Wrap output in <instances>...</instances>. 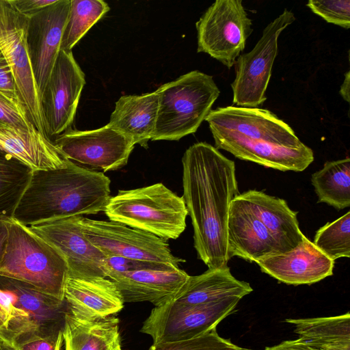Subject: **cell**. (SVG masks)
<instances>
[{"instance_id":"1","label":"cell","mask_w":350,"mask_h":350,"mask_svg":"<svg viewBox=\"0 0 350 350\" xmlns=\"http://www.w3.org/2000/svg\"><path fill=\"white\" fill-rule=\"evenodd\" d=\"M182 164V197L191 217L198 258L208 269L227 267L229 210L239 194L235 163L202 142L185 150Z\"/></svg>"},{"instance_id":"2","label":"cell","mask_w":350,"mask_h":350,"mask_svg":"<svg viewBox=\"0 0 350 350\" xmlns=\"http://www.w3.org/2000/svg\"><path fill=\"white\" fill-rule=\"evenodd\" d=\"M205 120L215 147L239 159L283 172H302L314 161L312 150L268 109L219 107L211 109Z\"/></svg>"},{"instance_id":"3","label":"cell","mask_w":350,"mask_h":350,"mask_svg":"<svg viewBox=\"0 0 350 350\" xmlns=\"http://www.w3.org/2000/svg\"><path fill=\"white\" fill-rule=\"evenodd\" d=\"M110 180L103 172L71 161L60 168L33 171L12 216L29 226L40 222L104 211Z\"/></svg>"},{"instance_id":"4","label":"cell","mask_w":350,"mask_h":350,"mask_svg":"<svg viewBox=\"0 0 350 350\" xmlns=\"http://www.w3.org/2000/svg\"><path fill=\"white\" fill-rule=\"evenodd\" d=\"M3 221L8 238L0 275L23 281L64 300L68 268L62 254L29 226L12 217Z\"/></svg>"},{"instance_id":"5","label":"cell","mask_w":350,"mask_h":350,"mask_svg":"<svg viewBox=\"0 0 350 350\" xmlns=\"http://www.w3.org/2000/svg\"><path fill=\"white\" fill-rule=\"evenodd\" d=\"M156 91L159 108L152 141H177L196 133L220 94L213 77L198 70L183 75Z\"/></svg>"},{"instance_id":"6","label":"cell","mask_w":350,"mask_h":350,"mask_svg":"<svg viewBox=\"0 0 350 350\" xmlns=\"http://www.w3.org/2000/svg\"><path fill=\"white\" fill-rule=\"evenodd\" d=\"M109 220L120 222L166 241L185 231L188 211L183 197L162 183L119 190L104 211Z\"/></svg>"},{"instance_id":"7","label":"cell","mask_w":350,"mask_h":350,"mask_svg":"<svg viewBox=\"0 0 350 350\" xmlns=\"http://www.w3.org/2000/svg\"><path fill=\"white\" fill-rule=\"evenodd\" d=\"M198 53H205L228 69L234 66L253 31L241 0H217L196 23Z\"/></svg>"},{"instance_id":"8","label":"cell","mask_w":350,"mask_h":350,"mask_svg":"<svg viewBox=\"0 0 350 350\" xmlns=\"http://www.w3.org/2000/svg\"><path fill=\"white\" fill-rule=\"evenodd\" d=\"M295 21L293 12L285 9L265 27L253 49L238 57L234 64L235 78L230 84L232 103L237 107L255 108L265 103L278 55L279 36Z\"/></svg>"},{"instance_id":"9","label":"cell","mask_w":350,"mask_h":350,"mask_svg":"<svg viewBox=\"0 0 350 350\" xmlns=\"http://www.w3.org/2000/svg\"><path fill=\"white\" fill-rule=\"evenodd\" d=\"M239 298L200 305L174 301L154 308L140 332L150 335L154 344L191 339L213 329L234 311Z\"/></svg>"},{"instance_id":"10","label":"cell","mask_w":350,"mask_h":350,"mask_svg":"<svg viewBox=\"0 0 350 350\" xmlns=\"http://www.w3.org/2000/svg\"><path fill=\"white\" fill-rule=\"evenodd\" d=\"M85 237L105 256L163 263L179 267L184 259L175 256L167 241L114 221L80 216Z\"/></svg>"},{"instance_id":"11","label":"cell","mask_w":350,"mask_h":350,"mask_svg":"<svg viewBox=\"0 0 350 350\" xmlns=\"http://www.w3.org/2000/svg\"><path fill=\"white\" fill-rule=\"evenodd\" d=\"M27 21L28 18L18 13L8 0H0V49L12 70L20 101L29 121L47 137L27 48Z\"/></svg>"},{"instance_id":"12","label":"cell","mask_w":350,"mask_h":350,"mask_svg":"<svg viewBox=\"0 0 350 350\" xmlns=\"http://www.w3.org/2000/svg\"><path fill=\"white\" fill-rule=\"evenodd\" d=\"M53 141L68 161L98 172L124 166L135 147L131 141L109 124L93 130L70 128Z\"/></svg>"},{"instance_id":"13","label":"cell","mask_w":350,"mask_h":350,"mask_svg":"<svg viewBox=\"0 0 350 350\" xmlns=\"http://www.w3.org/2000/svg\"><path fill=\"white\" fill-rule=\"evenodd\" d=\"M85 84V74L72 52L60 50L40 98L46 133L50 139L71 128Z\"/></svg>"},{"instance_id":"14","label":"cell","mask_w":350,"mask_h":350,"mask_svg":"<svg viewBox=\"0 0 350 350\" xmlns=\"http://www.w3.org/2000/svg\"><path fill=\"white\" fill-rule=\"evenodd\" d=\"M29 228L62 254L68 265V277H107L106 256L85 237L80 216L49 220Z\"/></svg>"},{"instance_id":"15","label":"cell","mask_w":350,"mask_h":350,"mask_svg":"<svg viewBox=\"0 0 350 350\" xmlns=\"http://www.w3.org/2000/svg\"><path fill=\"white\" fill-rule=\"evenodd\" d=\"M70 0H57L28 18L26 44L39 98L60 51Z\"/></svg>"},{"instance_id":"16","label":"cell","mask_w":350,"mask_h":350,"mask_svg":"<svg viewBox=\"0 0 350 350\" xmlns=\"http://www.w3.org/2000/svg\"><path fill=\"white\" fill-rule=\"evenodd\" d=\"M0 288L10 293L16 307L28 317L29 332L25 342L63 332L66 316L69 312L65 299L41 292L23 281L3 275H0Z\"/></svg>"},{"instance_id":"17","label":"cell","mask_w":350,"mask_h":350,"mask_svg":"<svg viewBox=\"0 0 350 350\" xmlns=\"http://www.w3.org/2000/svg\"><path fill=\"white\" fill-rule=\"evenodd\" d=\"M255 262L278 281L291 285L312 284L333 275L334 260L306 237L293 250L265 256Z\"/></svg>"},{"instance_id":"18","label":"cell","mask_w":350,"mask_h":350,"mask_svg":"<svg viewBox=\"0 0 350 350\" xmlns=\"http://www.w3.org/2000/svg\"><path fill=\"white\" fill-rule=\"evenodd\" d=\"M239 195L232 201L227 225L228 254L249 262L284 251Z\"/></svg>"},{"instance_id":"19","label":"cell","mask_w":350,"mask_h":350,"mask_svg":"<svg viewBox=\"0 0 350 350\" xmlns=\"http://www.w3.org/2000/svg\"><path fill=\"white\" fill-rule=\"evenodd\" d=\"M189 277L179 267L142 269L108 275L124 303L148 301L155 307L171 301Z\"/></svg>"},{"instance_id":"20","label":"cell","mask_w":350,"mask_h":350,"mask_svg":"<svg viewBox=\"0 0 350 350\" xmlns=\"http://www.w3.org/2000/svg\"><path fill=\"white\" fill-rule=\"evenodd\" d=\"M64 299L69 312L83 320L114 316L124 308V300L116 284L107 278L68 277Z\"/></svg>"},{"instance_id":"21","label":"cell","mask_w":350,"mask_h":350,"mask_svg":"<svg viewBox=\"0 0 350 350\" xmlns=\"http://www.w3.org/2000/svg\"><path fill=\"white\" fill-rule=\"evenodd\" d=\"M0 152L16 159L33 171L60 168L70 162L53 141L36 129L0 127Z\"/></svg>"},{"instance_id":"22","label":"cell","mask_w":350,"mask_h":350,"mask_svg":"<svg viewBox=\"0 0 350 350\" xmlns=\"http://www.w3.org/2000/svg\"><path fill=\"white\" fill-rule=\"evenodd\" d=\"M239 197L268 229L284 253L296 247L306 237L299 228L297 212L292 211L284 200L255 189L239 193Z\"/></svg>"},{"instance_id":"23","label":"cell","mask_w":350,"mask_h":350,"mask_svg":"<svg viewBox=\"0 0 350 350\" xmlns=\"http://www.w3.org/2000/svg\"><path fill=\"white\" fill-rule=\"evenodd\" d=\"M158 108L157 91L122 96L116 103L108 124L135 145L147 148L155 129Z\"/></svg>"},{"instance_id":"24","label":"cell","mask_w":350,"mask_h":350,"mask_svg":"<svg viewBox=\"0 0 350 350\" xmlns=\"http://www.w3.org/2000/svg\"><path fill=\"white\" fill-rule=\"evenodd\" d=\"M252 291L250 284L235 278L227 266L189 275L172 301L183 305H200L231 298L241 299Z\"/></svg>"},{"instance_id":"25","label":"cell","mask_w":350,"mask_h":350,"mask_svg":"<svg viewBox=\"0 0 350 350\" xmlns=\"http://www.w3.org/2000/svg\"><path fill=\"white\" fill-rule=\"evenodd\" d=\"M65 350H118L121 348L119 319L114 316L83 320L69 312L63 331Z\"/></svg>"},{"instance_id":"26","label":"cell","mask_w":350,"mask_h":350,"mask_svg":"<svg viewBox=\"0 0 350 350\" xmlns=\"http://www.w3.org/2000/svg\"><path fill=\"white\" fill-rule=\"evenodd\" d=\"M299 338L317 350H350V313L329 317L287 319Z\"/></svg>"},{"instance_id":"27","label":"cell","mask_w":350,"mask_h":350,"mask_svg":"<svg viewBox=\"0 0 350 350\" xmlns=\"http://www.w3.org/2000/svg\"><path fill=\"white\" fill-rule=\"evenodd\" d=\"M319 202L338 210L350 206V159L327 161L311 176Z\"/></svg>"},{"instance_id":"28","label":"cell","mask_w":350,"mask_h":350,"mask_svg":"<svg viewBox=\"0 0 350 350\" xmlns=\"http://www.w3.org/2000/svg\"><path fill=\"white\" fill-rule=\"evenodd\" d=\"M32 174L30 167L0 152V221L12 217Z\"/></svg>"},{"instance_id":"29","label":"cell","mask_w":350,"mask_h":350,"mask_svg":"<svg viewBox=\"0 0 350 350\" xmlns=\"http://www.w3.org/2000/svg\"><path fill=\"white\" fill-rule=\"evenodd\" d=\"M109 10L108 4L102 0H70L60 50L72 51L89 29Z\"/></svg>"},{"instance_id":"30","label":"cell","mask_w":350,"mask_h":350,"mask_svg":"<svg viewBox=\"0 0 350 350\" xmlns=\"http://www.w3.org/2000/svg\"><path fill=\"white\" fill-rule=\"evenodd\" d=\"M323 254L334 260L350 256V212L327 223L315 233L312 242Z\"/></svg>"},{"instance_id":"31","label":"cell","mask_w":350,"mask_h":350,"mask_svg":"<svg viewBox=\"0 0 350 350\" xmlns=\"http://www.w3.org/2000/svg\"><path fill=\"white\" fill-rule=\"evenodd\" d=\"M148 350H252L221 337L213 329L196 338L172 342L152 344Z\"/></svg>"},{"instance_id":"32","label":"cell","mask_w":350,"mask_h":350,"mask_svg":"<svg viewBox=\"0 0 350 350\" xmlns=\"http://www.w3.org/2000/svg\"><path fill=\"white\" fill-rule=\"evenodd\" d=\"M306 5L326 22L350 28L349 0H309Z\"/></svg>"},{"instance_id":"33","label":"cell","mask_w":350,"mask_h":350,"mask_svg":"<svg viewBox=\"0 0 350 350\" xmlns=\"http://www.w3.org/2000/svg\"><path fill=\"white\" fill-rule=\"evenodd\" d=\"M3 126L27 130L36 129L29 121L23 105L0 93V127Z\"/></svg>"},{"instance_id":"34","label":"cell","mask_w":350,"mask_h":350,"mask_svg":"<svg viewBox=\"0 0 350 350\" xmlns=\"http://www.w3.org/2000/svg\"><path fill=\"white\" fill-rule=\"evenodd\" d=\"M0 93L21 104L12 70L0 49Z\"/></svg>"},{"instance_id":"35","label":"cell","mask_w":350,"mask_h":350,"mask_svg":"<svg viewBox=\"0 0 350 350\" xmlns=\"http://www.w3.org/2000/svg\"><path fill=\"white\" fill-rule=\"evenodd\" d=\"M63 340V332H61L47 338L28 340L14 347L17 350H60Z\"/></svg>"},{"instance_id":"36","label":"cell","mask_w":350,"mask_h":350,"mask_svg":"<svg viewBox=\"0 0 350 350\" xmlns=\"http://www.w3.org/2000/svg\"><path fill=\"white\" fill-rule=\"evenodd\" d=\"M12 7L21 14L29 18L57 0H8Z\"/></svg>"},{"instance_id":"37","label":"cell","mask_w":350,"mask_h":350,"mask_svg":"<svg viewBox=\"0 0 350 350\" xmlns=\"http://www.w3.org/2000/svg\"><path fill=\"white\" fill-rule=\"evenodd\" d=\"M265 350H317L310 346L301 338L285 340L271 347H266Z\"/></svg>"},{"instance_id":"38","label":"cell","mask_w":350,"mask_h":350,"mask_svg":"<svg viewBox=\"0 0 350 350\" xmlns=\"http://www.w3.org/2000/svg\"><path fill=\"white\" fill-rule=\"evenodd\" d=\"M8 238V230L5 222L0 221V265L5 252Z\"/></svg>"},{"instance_id":"39","label":"cell","mask_w":350,"mask_h":350,"mask_svg":"<svg viewBox=\"0 0 350 350\" xmlns=\"http://www.w3.org/2000/svg\"><path fill=\"white\" fill-rule=\"evenodd\" d=\"M349 88H350V71L348 70L345 74V79H344V81H343L342 85H340V88L339 90V94H340L342 98L347 103H349V101H350Z\"/></svg>"},{"instance_id":"40","label":"cell","mask_w":350,"mask_h":350,"mask_svg":"<svg viewBox=\"0 0 350 350\" xmlns=\"http://www.w3.org/2000/svg\"><path fill=\"white\" fill-rule=\"evenodd\" d=\"M0 334L3 336L5 342H8L7 338H6V330L5 327V323L3 318V316L0 312ZM9 343V342H8Z\"/></svg>"},{"instance_id":"41","label":"cell","mask_w":350,"mask_h":350,"mask_svg":"<svg viewBox=\"0 0 350 350\" xmlns=\"http://www.w3.org/2000/svg\"><path fill=\"white\" fill-rule=\"evenodd\" d=\"M0 350H17L12 345L0 340Z\"/></svg>"},{"instance_id":"42","label":"cell","mask_w":350,"mask_h":350,"mask_svg":"<svg viewBox=\"0 0 350 350\" xmlns=\"http://www.w3.org/2000/svg\"><path fill=\"white\" fill-rule=\"evenodd\" d=\"M0 340H3V341L5 342V340H4V338H3V336L1 334H0Z\"/></svg>"},{"instance_id":"43","label":"cell","mask_w":350,"mask_h":350,"mask_svg":"<svg viewBox=\"0 0 350 350\" xmlns=\"http://www.w3.org/2000/svg\"><path fill=\"white\" fill-rule=\"evenodd\" d=\"M118 350H122V348L119 349Z\"/></svg>"}]
</instances>
